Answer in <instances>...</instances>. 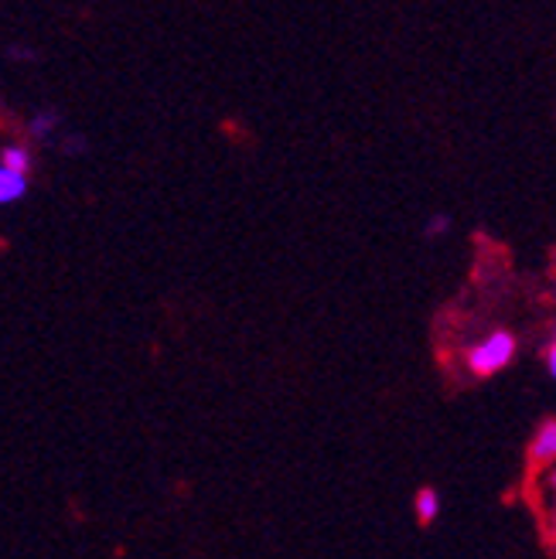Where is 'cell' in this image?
<instances>
[{
	"label": "cell",
	"instance_id": "3",
	"mask_svg": "<svg viewBox=\"0 0 556 559\" xmlns=\"http://www.w3.org/2000/svg\"><path fill=\"white\" fill-rule=\"evenodd\" d=\"M530 454H533V461H540V464L556 461V419H549V424L540 427V433L533 437Z\"/></svg>",
	"mask_w": 556,
	"mask_h": 559
},
{
	"label": "cell",
	"instance_id": "6",
	"mask_svg": "<svg viewBox=\"0 0 556 559\" xmlns=\"http://www.w3.org/2000/svg\"><path fill=\"white\" fill-rule=\"evenodd\" d=\"M55 130H59V117H55V114H35L32 123H27L32 140H51Z\"/></svg>",
	"mask_w": 556,
	"mask_h": 559
},
{
	"label": "cell",
	"instance_id": "4",
	"mask_svg": "<svg viewBox=\"0 0 556 559\" xmlns=\"http://www.w3.org/2000/svg\"><path fill=\"white\" fill-rule=\"evenodd\" d=\"M0 164H8L11 171L27 175V171H32V147H27V144H4V147H0Z\"/></svg>",
	"mask_w": 556,
	"mask_h": 559
},
{
	"label": "cell",
	"instance_id": "2",
	"mask_svg": "<svg viewBox=\"0 0 556 559\" xmlns=\"http://www.w3.org/2000/svg\"><path fill=\"white\" fill-rule=\"evenodd\" d=\"M24 194H27V175L11 171L8 164H0V209L21 202Z\"/></svg>",
	"mask_w": 556,
	"mask_h": 559
},
{
	"label": "cell",
	"instance_id": "9",
	"mask_svg": "<svg viewBox=\"0 0 556 559\" xmlns=\"http://www.w3.org/2000/svg\"><path fill=\"white\" fill-rule=\"evenodd\" d=\"M549 485H553V491H556V467H553V478H549Z\"/></svg>",
	"mask_w": 556,
	"mask_h": 559
},
{
	"label": "cell",
	"instance_id": "7",
	"mask_svg": "<svg viewBox=\"0 0 556 559\" xmlns=\"http://www.w3.org/2000/svg\"><path fill=\"white\" fill-rule=\"evenodd\" d=\"M448 233H451V215L434 212V215H430V222L424 226V236H430V239H440V236H448Z\"/></svg>",
	"mask_w": 556,
	"mask_h": 559
},
{
	"label": "cell",
	"instance_id": "1",
	"mask_svg": "<svg viewBox=\"0 0 556 559\" xmlns=\"http://www.w3.org/2000/svg\"><path fill=\"white\" fill-rule=\"evenodd\" d=\"M464 358H468V369L475 372V376H495V372H502L509 361L516 358V338H512V331H492V334H485L478 345L468 348Z\"/></svg>",
	"mask_w": 556,
	"mask_h": 559
},
{
	"label": "cell",
	"instance_id": "8",
	"mask_svg": "<svg viewBox=\"0 0 556 559\" xmlns=\"http://www.w3.org/2000/svg\"><path fill=\"white\" fill-rule=\"evenodd\" d=\"M546 369H549V376L556 379V331H553V342H549V348H546Z\"/></svg>",
	"mask_w": 556,
	"mask_h": 559
},
{
	"label": "cell",
	"instance_id": "5",
	"mask_svg": "<svg viewBox=\"0 0 556 559\" xmlns=\"http://www.w3.org/2000/svg\"><path fill=\"white\" fill-rule=\"evenodd\" d=\"M440 512V495L434 488H424L421 495H416V519L421 522H434Z\"/></svg>",
	"mask_w": 556,
	"mask_h": 559
}]
</instances>
